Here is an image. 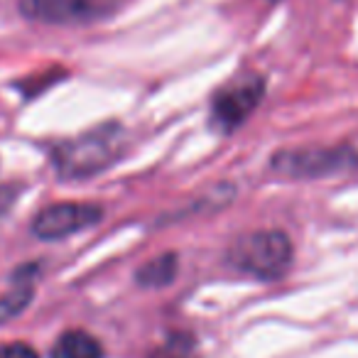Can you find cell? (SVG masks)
I'll use <instances>...</instances> for the list:
<instances>
[{
    "mask_svg": "<svg viewBox=\"0 0 358 358\" xmlns=\"http://www.w3.org/2000/svg\"><path fill=\"white\" fill-rule=\"evenodd\" d=\"M35 280H37V265H22L17 270L15 280H13V287L0 297V324H8L20 312H25L32 299V292H35Z\"/></svg>",
    "mask_w": 358,
    "mask_h": 358,
    "instance_id": "obj_7",
    "label": "cell"
},
{
    "mask_svg": "<svg viewBox=\"0 0 358 358\" xmlns=\"http://www.w3.org/2000/svg\"><path fill=\"white\" fill-rule=\"evenodd\" d=\"M118 10V0H20V13L27 20L69 25L99 22Z\"/></svg>",
    "mask_w": 358,
    "mask_h": 358,
    "instance_id": "obj_5",
    "label": "cell"
},
{
    "mask_svg": "<svg viewBox=\"0 0 358 358\" xmlns=\"http://www.w3.org/2000/svg\"><path fill=\"white\" fill-rule=\"evenodd\" d=\"M292 241L282 231H250L231 243L229 263L258 280H278L292 265Z\"/></svg>",
    "mask_w": 358,
    "mask_h": 358,
    "instance_id": "obj_2",
    "label": "cell"
},
{
    "mask_svg": "<svg viewBox=\"0 0 358 358\" xmlns=\"http://www.w3.org/2000/svg\"><path fill=\"white\" fill-rule=\"evenodd\" d=\"M145 358H199V351L189 334H172Z\"/></svg>",
    "mask_w": 358,
    "mask_h": 358,
    "instance_id": "obj_10",
    "label": "cell"
},
{
    "mask_svg": "<svg viewBox=\"0 0 358 358\" xmlns=\"http://www.w3.org/2000/svg\"><path fill=\"white\" fill-rule=\"evenodd\" d=\"M265 96V81L258 74H245L226 84L221 91H216L211 101V120L219 130L231 133L241 128L250 118L255 108L260 106Z\"/></svg>",
    "mask_w": 358,
    "mask_h": 358,
    "instance_id": "obj_4",
    "label": "cell"
},
{
    "mask_svg": "<svg viewBox=\"0 0 358 358\" xmlns=\"http://www.w3.org/2000/svg\"><path fill=\"white\" fill-rule=\"evenodd\" d=\"M120 155V128L118 125H103V128L89 130L59 143L52 150V164L62 177L79 179L91 177L101 169L110 167Z\"/></svg>",
    "mask_w": 358,
    "mask_h": 358,
    "instance_id": "obj_1",
    "label": "cell"
},
{
    "mask_svg": "<svg viewBox=\"0 0 358 358\" xmlns=\"http://www.w3.org/2000/svg\"><path fill=\"white\" fill-rule=\"evenodd\" d=\"M103 219V206L91 201H62L42 209L32 221V234L42 241H57L96 226Z\"/></svg>",
    "mask_w": 358,
    "mask_h": 358,
    "instance_id": "obj_6",
    "label": "cell"
},
{
    "mask_svg": "<svg viewBox=\"0 0 358 358\" xmlns=\"http://www.w3.org/2000/svg\"><path fill=\"white\" fill-rule=\"evenodd\" d=\"M0 358H40L37 351L25 341H13L0 346Z\"/></svg>",
    "mask_w": 358,
    "mask_h": 358,
    "instance_id": "obj_11",
    "label": "cell"
},
{
    "mask_svg": "<svg viewBox=\"0 0 358 358\" xmlns=\"http://www.w3.org/2000/svg\"><path fill=\"white\" fill-rule=\"evenodd\" d=\"M356 152L348 148H292L280 150L270 159V169L280 177L314 179L343 172L356 164Z\"/></svg>",
    "mask_w": 358,
    "mask_h": 358,
    "instance_id": "obj_3",
    "label": "cell"
},
{
    "mask_svg": "<svg viewBox=\"0 0 358 358\" xmlns=\"http://www.w3.org/2000/svg\"><path fill=\"white\" fill-rule=\"evenodd\" d=\"M50 358H103V346L89 331L71 329L57 338Z\"/></svg>",
    "mask_w": 358,
    "mask_h": 358,
    "instance_id": "obj_8",
    "label": "cell"
},
{
    "mask_svg": "<svg viewBox=\"0 0 358 358\" xmlns=\"http://www.w3.org/2000/svg\"><path fill=\"white\" fill-rule=\"evenodd\" d=\"M179 260L174 253H162L157 258L148 260L143 268L135 273V282L140 287H164L177 278Z\"/></svg>",
    "mask_w": 358,
    "mask_h": 358,
    "instance_id": "obj_9",
    "label": "cell"
}]
</instances>
